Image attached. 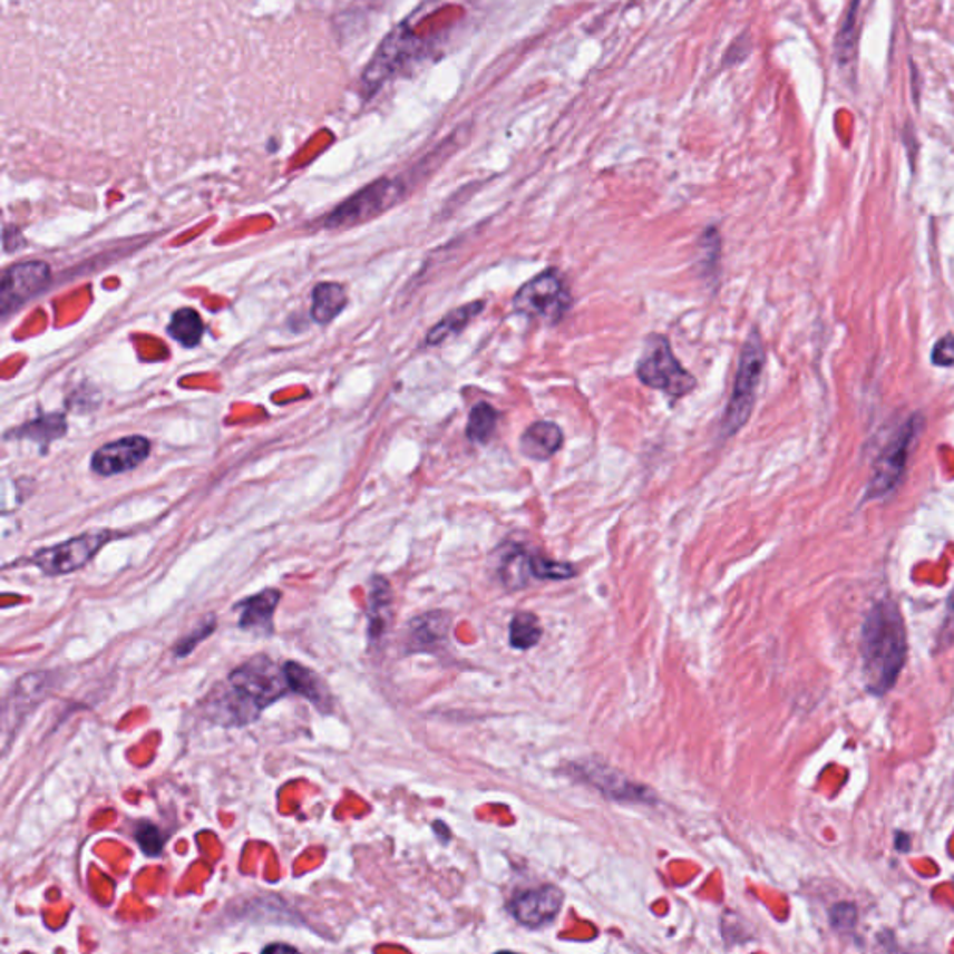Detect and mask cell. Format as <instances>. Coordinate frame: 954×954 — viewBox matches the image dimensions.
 <instances>
[{
    "label": "cell",
    "instance_id": "cell-12",
    "mask_svg": "<svg viewBox=\"0 0 954 954\" xmlns=\"http://www.w3.org/2000/svg\"><path fill=\"white\" fill-rule=\"evenodd\" d=\"M563 893L554 886H541L513 897L509 909L520 925L539 928L556 919L562 912Z\"/></svg>",
    "mask_w": 954,
    "mask_h": 954
},
{
    "label": "cell",
    "instance_id": "cell-2",
    "mask_svg": "<svg viewBox=\"0 0 954 954\" xmlns=\"http://www.w3.org/2000/svg\"><path fill=\"white\" fill-rule=\"evenodd\" d=\"M865 681L870 692L880 695L892 690L906 662V631L893 603L876 604L870 610L861 637Z\"/></svg>",
    "mask_w": 954,
    "mask_h": 954
},
{
    "label": "cell",
    "instance_id": "cell-19",
    "mask_svg": "<svg viewBox=\"0 0 954 954\" xmlns=\"http://www.w3.org/2000/svg\"><path fill=\"white\" fill-rule=\"evenodd\" d=\"M585 779L593 787L601 790L603 795L610 796L614 800L648 801L649 796H651V792L645 787H642V785L632 783L625 776L612 773L609 770H601V772H590L587 770Z\"/></svg>",
    "mask_w": 954,
    "mask_h": 954
},
{
    "label": "cell",
    "instance_id": "cell-17",
    "mask_svg": "<svg viewBox=\"0 0 954 954\" xmlns=\"http://www.w3.org/2000/svg\"><path fill=\"white\" fill-rule=\"evenodd\" d=\"M284 670L288 681H290L291 693H299L302 698H306L321 712H329L332 709L329 688L315 671L308 670L296 662H285Z\"/></svg>",
    "mask_w": 954,
    "mask_h": 954
},
{
    "label": "cell",
    "instance_id": "cell-27",
    "mask_svg": "<svg viewBox=\"0 0 954 954\" xmlns=\"http://www.w3.org/2000/svg\"><path fill=\"white\" fill-rule=\"evenodd\" d=\"M859 4H861V0H853L850 10H848L847 13V21L843 25L841 32L837 35V40H835V52H837V60H839V64H848V60L853 57L854 43H856V19H858Z\"/></svg>",
    "mask_w": 954,
    "mask_h": 954
},
{
    "label": "cell",
    "instance_id": "cell-30",
    "mask_svg": "<svg viewBox=\"0 0 954 954\" xmlns=\"http://www.w3.org/2000/svg\"><path fill=\"white\" fill-rule=\"evenodd\" d=\"M215 629L216 620L213 615H210L202 625L194 626V631L191 632V634L182 637V640L176 643L174 654H176L177 659H185V656L193 653L194 649L198 648L199 642H204L205 637H210L211 634L215 632Z\"/></svg>",
    "mask_w": 954,
    "mask_h": 954
},
{
    "label": "cell",
    "instance_id": "cell-11",
    "mask_svg": "<svg viewBox=\"0 0 954 954\" xmlns=\"http://www.w3.org/2000/svg\"><path fill=\"white\" fill-rule=\"evenodd\" d=\"M152 451V442L140 435L119 438L105 444L91 455V470L99 476L110 477L126 474L143 465Z\"/></svg>",
    "mask_w": 954,
    "mask_h": 954
},
{
    "label": "cell",
    "instance_id": "cell-20",
    "mask_svg": "<svg viewBox=\"0 0 954 954\" xmlns=\"http://www.w3.org/2000/svg\"><path fill=\"white\" fill-rule=\"evenodd\" d=\"M347 306V291L335 282H321L312 291V319L319 324L334 321Z\"/></svg>",
    "mask_w": 954,
    "mask_h": 954
},
{
    "label": "cell",
    "instance_id": "cell-4",
    "mask_svg": "<svg viewBox=\"0 0 954 954\" xmlns=\"http://www.w3.org/2000/svg\"><path fill=\"white\" fill-rule=\"evenodd\" d=\"M636 376L642 384L660 390L671 399H681L698 387L695 377L682 368L665 335L651 334L637 360Z\"/></svg>",
    "mask_w": 954,
    "mask_h": 954
},
{
    "label": "cell",
    "instance_id": "cell-25",
    "mask_svg": "<svg viewBox=\"0 0 954 954\" xmlns=\"http://www.w3.org/2000/svg\"><path fill=\"white\" fill-rule=\"evenodd\" d=\"M66 429H68V424H66V418L62 415H47L30 421V424H25L19 431H13V435L29 438L35 442L49 444L64 437Z\"/></svg>",
    "mask_w": 954,
    "mask_h": 954
},
{
    "label": "cell",
    "instance_id": "cell-16",
    "mask_svg": "<svg viewBox=\"0 0 954 954\" xmlns=\"http://www.w3.org/2000/svg\"><path fill=\"white\" fill-rule=\"evenodd\" d=\"M562 448V427L554 421H535L520 437V451L532 460L552 459Z\"/></svg>",
    "mask_w": 954,
    "mask_h": 954
},
{
    "label": "cell",
    "instance_id": "cell-32",
    "mask_svg": "<svg viewBox=\"0 0 954 954\" xmlns=\"http://www.w3.org/2000/svg\"><path fill=\"white\" fill-rule=\"evenodd\" d=\"M932 362L943 368L954 364V335H945L943 340L937 341L932 352Z\"/></svg>",
    "mask_w": 954,
    "mask_h": 954
},
{
    "label": "cell",
    "instance_id": "cell-6",
    "mask_svg": "<svg viewBox=\"0 0 954 954\" xmlns=\"http://www.w3.org/2000/svg\"><path fill=\"white\" fill-rule=\"evenodd\" d=\"M407 194V183L403 177H381L370 183L368 187L352 194L343 204L338 205L327 218L324 227L329 230H345V227L358 226L364 222L377 218L384 211L392 210Z\"/></svg>",
    "mask_w": 954,
    "mask_h": 954
},
{
    "label": "cell",
    "instance_id": "cell-3",
    "mask_svg": "<svg viewBox=\"0 0 954 954\" xmlns=\"http://www.w3.org/2000/svg\"><path fill=\"white\" fill-rule=\"evenodd\" d=\"M765 362L767 354L761 335L753 330L740 352L739 371L734 377L733 392L722 420V438L733 437L746 426V421L750 420Z\"/></svg>",
    "mask_w": 954,
    "mask_h": 954
},
{
    "label": "cell",
    "instance_id": "cell-33",
    "mask_svg": "<svg viewBox=\"0 0 954 954\" xmlns=\"http://www.w3.org/2000/svg\"><path fill=\"white\" fill-rule=\"evenodd\" d=\"M23 245V233L19 232L18 227H4V252L19 251Z\"/></svg>",
    "mask_w": 954,
    "mask_h": 954
},
{
    "label": "cell",
    "instance_id": "cell-14",
    "mask_svg": "<svg viewBox=\"0 0 954 954\" xmlns=\"http://www.w3.org/2000/svg\"><path fill=\"white\" fill-rule=\"evenodd\" d=\"M449 615L427 612L409 623L407 653H437L448 640Z\"/></svg>",
    "mask_w": 954,
    "mask_h": 954
},
{
    "label": "cell",
    "instance_id": "cell-1",
    "mask_svg": "<svg viewBox=\"0 0 954 954\" xmlns=\"http://www.w3.org/2000/svg\"><path fill=\"white\" fill-rule=\"evenodd\" d=\"M288 693L291 688L284 665L260 654L233 670L226 687L211 693L207 714L224 728H241L257 720L263 709Z\"/></svg>",
    "mask_w": 954,
    "mask_h": 954
},
{
    "label": "cell",
    "instance_id": "cell-28",
    "mask_svg": "<svg viewBox=\"0 0 954 954\" xmlns=\"http://www.w3.org/2000/svg\"><path fill=\"white\" fill-rule=\"evenodd\" d=\"M576 574L571 563L554 562L551 557L532 554V576L537 580H568Z\"/></svg>",
    "mask_w": 954,
    "mask_h": 954
},
{
    "label": "cell",
    "instance_id": "cell-15",
    "mask_svg": "<svg viewBox=\"0 0 954 954\" xmlns=\"http://www.w3.org/2000/svg\"><path fill=\"white\" fill-rule=\"evenodd\" d=\"M392 606V587L388 584V580L373 576L370 582V593H368V637L371 645L381 642L390 629Z\"/></svg>",
    "mask_w": 954,
    "mask_h": 954
},
{
    "label": "cell",
    "instance_id": "cell-29",
    "mask_svg": "<svg viewBox=\"0 0 954 954\" xmlns=\"http://www.w3.org/2000/svg\"><path fill=\"white\" fill-rule=\"evenodd\" d=\"M133 837L138 843V847L143 848V853L146 856H152V858L160 856L163 848H165V834L155 824L138 822L135 826V835Z\"/></svg>",
    "mask_w": 954,
    "mask_h": 954
},
{
    "label": "cell",
    "instance_id": "cell-24",
    "mask_svg": "<svg viewBox=\"0 0 954 954\" xmlns=\"http://www.w3.org/2000/svg\"><path fill=\"white\" fill-rule=\"evenodd\" d=\"M500 576L502 582L509 590H520V587H524V585L528 584L529 578H534L532 576V554L515 546L504 557V562H502Z\"/></svg>",
    "mask_w": 954,
    "mask_h": 954
},
{
    "label": "cell",
    "instance_id": "cell-18",
    "mask_svg": "<svg viewBox=\"0 0 954 954\" xmlns=\"http://www.w3.org/2000/svg\"><path fill=\"white\" fill-rule=\"evenodd\" d=\"M485 310V301H474L465 306L457 308L448 315H444L429 332H427L426 345H440L444 341L460 334L463 330L471 323V319H476L479 313Z\"/></svg>",
    "mask_w": 954,
    "mask_h": 954
},
{
    "label": "cell",
    "instance_id": "cell-22",
    "mask_svg": "<svg viewBox=\"0 0 954 954\" xmlns=\"http://www.w3.org/2000/svg\"><path fill=\"white\" fill-rule=\"evenodd\" d=\"M500 412L490 403L474 405L468 416V426H466V438L474 444H487L493 435H495L496 426H498Z\"/></svg>",
    "mask_w": 954,
    "mask_h": 954
},
{
    "label": "cell",
    "instance_id": "cell-13",
    "mask_svg": "<svg viewBox=\"0 0 954 954\" xmlns=\"http://www.w3.org/2000/svg\"><path fill=\"white\" fill-rule=\"evenodd\" d=\"M282 593L279 590H263L256 595L246 596L235 604L238 612L237 625L241 631L254 632L260 636L273 634L274 610L279 609Z\"/></svg>",
    "mask_w": 954,
    "mask_h": 954
},
{
    "label": "cell",
    "instance_id": "cell-7",
    "mask_svg": "<svg viewBox=\"0 0 954 954\" xmlns=\"http://www.w3.org/2000/svg\"><path fill=\"white\" fill-rule=\"evenodd\" d=\"M113 537L114 534L107 529L86 532L79 537L64 541L60 545L41 548L36 552L30 562L47 576H62L85 567L86 563L90 562L91 557L96 556L97 552L101 551Z\"/></svg>",
    "mask_w": 954,
    "mask_h": 954
},
{
    "label": "cell",
    "instance_id": "cell-23",
    "mask_svg": "<svg viewBox=\"0 0 954 954\" xmlns=\"http://www.w3.org/2000/svg\"><path fill=\"white\" fill-rule=\"evenodd\" d=\"M720 260H722V237L716 227H707L699 238L698 256H695L701 276L714 279L720 269Z\"/></svg>",
    "mask_w": 954,
    "mask_h": 954
},
{
    "label": "cell",
    "instance_id": "cell-31",
    "mask_svg": "<svg viewBox=\"0 0 954 954\" xmlns=\"http://www.w3.org/2000/svg\"><path fill=\"white\" fill-rule=\"evenodd\" d=\"M829 921H831L835 931H853L856 921H858V909L850 903L835 904L831 912H829Z\"/></svg>",
    "mask_w": 954,
    "mask_h": 954
},
{
    "label": "cell",
    "instance_id": "cell-21",
    "mask_svg": "<svg viewBox=\"0 0 954 954\" xmlns=\"http://www.w3.org/2000/svg\"><path fill=\"white\" fill-rule=\"evenodd\" d=\"M168 334L187 349L198 345L204 335V321L193 308H179L172 315Z\"/></svg>",
    "mask_w": 954,
    "mask_h": 954
},
{
    "label": "cell",
    "instance_id": "cell-5",
    "mask_svg": "<svg viewBox=\"0 0 954 954\" xmlns=\"http://www.w3.org/2000/svg\"><path fill=\"white\" fill-rule=\"evenodd\" d=\"M573 306V295L557 269H546L513 296V312L545 323H559Z\"/></svg>",
    "mask_w": 954,
    "mask_h": 954
},
{
    "label": "cell",
    "instance_id": "cell-9",
    "mask_svg": "<svg viewBox=\"0 0 954 954\" xmlns=\"http://www.w3.org/2000/svg\"><path fill=\"white\" fill-rule=\"evenodd\" d=\"M49 280H51V267L40 260L16 263L12 267H8L0 285L2 318H8L19 306H23L25 302L46 290Z\"/></svg>",
    "mask_w": 954,
    "mask_h": 954
},
{
    "label": "cell",
    "instance_id": "cell-10",
    "mask_svg": "<svg viewBox=\"0 0 954 954\" xmlns=\"http://www.w3.org/2000/svg\"><path fill=\"white\" fill-rule=\"evenodd\" d=\"M917 429H919V416L906 421L903 429L897 432V437L893 438L892 442L887 444V448L882 451L870 479L869 498L887 495L897 487L898 479L903 477L904 468L908 463L909 446L914 442Z\"/></svg>",
    "mask_w": 954,
    "mask_h": 954
},
{
    "label": "cell",
    "instance_id": "cell-34",
    "mask_svg": "<svg viewBox=\"0 0 954 954\" xmlns=\"http://www.w3.org/2000/svg\"><path fill=\"white\" fill-rule=\"evenodd\" d=\"M945 631L951 632V636H954V590L948 596L947 603V621H945Z\"/></svg>",
    "mask_w": 954,
    "mask_h": 954
},
{
    "label": "cell",
    "instance_id": "cell-8",
    "mask_svg": "<svg viewBox=\"0 0 954 954\" xmlns=\"http://www.w3.org/2000/svg\"><path fill=\"white\" fill-rule=\"evenodd\" d=\"M420 40L407 27H398L377 49L362 77V88L371 96L381 88L388 79H392L410 58L416 57L420 49Z\"/></svg>",
    "mask_w": 954,
    "mask_h": 954
},
{
    "label": "cell",
    "instance_id": "cell-35",
    "mask_svg": "<svg viewBox=\"0 0 954 954\" xmlns=\"http://www.w3.org/2000/svg\"><path fill=\"white\" fill-rule=\"evenodd\" d=\"M265 953H273V951H295V948L290 947V945H269V947L263 948Z\"/></svg>",
    "mask_w": 954,
    "mask_h": 954
},
{
    "label": "cell",
    "instance_id": "cell-26",
    "mask_svg": "<svg viewBox=\"0 0 954 954\" xmlns=\"http://www.w3.org/2000/svg\"><path fill=\"white\" fill-rule=\"evenodd\" d=\"M543 636L539 620L532 612H518L513 615L512 626H509V642L513 648L526 651L539 643Z\"/></svg>",
    "mask_w": 954,
    "mask_h": 954
}]
</instances>
